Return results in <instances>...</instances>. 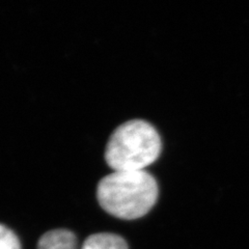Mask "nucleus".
Instances as JSON below:
<instances>
[{
  "label": "nucleus",
  "instance_id": "7ed1b4c3",
  "mask_svg": "<svg viewBox=\"0 0 249 249\" xmlns=\"http://www.w3.org/2000/svg\"><path fill=\"white\" fill-rule=\"evenodd\" d=\"M37 249H77V238L69 230H52L38 240Z\"/></svg>",
  "mask_w": 249,
  "mask_h": 249
},
{
  "label": "nucleus",
  "instance_id": "f03ea898",
  "mask_svg": "<svg viewBox=\"0 0 249 249\" xmlns=\"http://www.w3.org/2000/svg\"><path fill=\"white\" fill-rule=\"evenodd\" d=\"M162 149L156 128L142 120L122 124L109 138L105 160L113 171H140L158 159Z\"/></svg>",
  "mask_w": 249,
  "mask_h": 249
},
{
  "label": "nucleus",
  "instance_id": "20e7f679",
  "mask_svg": "<svg viewBox=\"0 0 249 249\" xmlns=\"http://www.w3.org/2000/svg\"><path fill=\"white\" fill-rule=\"evenodd\" d=\"M81 249H129L121 236L111 232L93 233L84 241Z\"/></svg>",
  "mask_w": 249,
  "mask_h": 249
},
{
  "label": "nucleus",
  "instance_id": "f257e3e1",
  "mask_svg": "<svg viewBox=\"0 0 249 249\" xmlns=\"http://www.w3.org/2000/svg\"><path fill=\"white\" fill-rule=\"evenodd\" d=\"M159 196L156 178L145 170L113 171L98 184L97 197L107 213L133 220L149 213Z\"/></svg>",
  "mask_w": 249,
  "mask_h": 249
},
{
  "label": "nucleus",
  "instance_id": "39448f33",
  "mask_svg": "<svg viewBox=\"0 0 249 249\" xmlns=\"http://www.w3.org/2000/svg\"><path fill=\"white\" fill-rule=\"evenodd\" d=\"M0 249H21L17 235L3 224H0Z\"/></svg>",
  "mask_w": 249,
  "mask_h": 249
}]
</instances>
